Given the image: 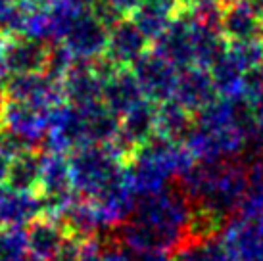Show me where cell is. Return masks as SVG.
Listing matches in <instances>:
<instances>
[{
    "mask_svg": "<svg viewBox=\"0 0 263 261\" xmlns=\"http://www.w3.org/2000/svg\"><path fill=\"white\" fill-rule=\"evenodd\" d=\"M71 167L67 154L46 152L43 154V175H41V196H69L75 194Z\"/></svg>",
    "mask_w": 263,
    "mask_h": 261,
    "instance_id": "cell-21",
    "label": "cell"
},
{
    "mask_svg": "<svg viewBox=\"0 0 263 261\" xmlns=\"http://www.w3.org/2000/svg\"><path fill=\"white\" fill-rule=\"evenodd\" d=\"M79 261H104V254H102V246L92 240H85L83 244V254H81Z\"/></svg>",
    "mask_w": 263,
    "mask_h": 261,
    "instance_id": "cell-31",
    "label": "cell"
},
{
    "mask_svg": "<svg viewBox=\"0 0 263 261\" xmlns=\"http://www.w3.org/2000/svg\"><path fill=\"white\" fill-rule=\"evenodd\" d=\"M110 27H106L96 14H81L69 27L62 43L77 62H95L106 54Z\"/></svg>",
    "mask_w": 263,
    "mask_h": 261,
    "instance_id": "cell-8",
    "label": "cell"
},
{
    "mask_svg": "<svg viewBox=\"0 0 263 261\" xmlns=\"http://www.w3.org/2000/svg\"><path fill=\"white\" fill-rule=\"evenodd\" d=\"M156 125H158V104L144 98L125 116H121V129L114 144L129 158L139 146H142L156 135L158 130Z\"/></svg>",
    "mask_w": 263,
    "mask_h": 261,
    "instance_id": "cell-9",
    "label": "cell"
},
{
    "mask_svg": "<svg viewBox=\"0 0 263 261\" xmlns=\"http://www.w3.org/2000/svg\"><path fill=\"white\" fill-rule=\"evenodd\" d=\"M75 62L77 60L73 58L71 52L67 50L66 44H54L52 48H48V58H46V65H44V73L50 75L52 79L62 83V79L73 67Z\"/></svg>",
    "mask_w": 263,
    "mask_h": 261,
    "instance_id": "cell-28",
    "label": "cell"
},
{
    "mask_svg": "<svg viewBox=\"0 0 263 261\" xmlns=\"http://www.w3.org/2000/svg\"><path fill=\"white\" fill-rule=\"evenodd\" d=\"M27 231V246H29V255L39 257L43 261H50V257L56 254L60 244L66 240L69 234L62 219H52L41 215L33 223L25 227Z\"/></svg>",
    "mask_w": 263,
    "mask_h": 261,
    "instance_id": "cell-20",
    "label": "cell"
},
{
    "mask_svg": "<svg viewBox=\"0 0 263 261\" xmlns=\"http://www.w3.org/2000/svg\"><path fill=\"white\" fill-rule=\"evenodd\" d=\"M131 71L135 73L146 100L161 104L173 98L179 69L156 50H148L146 54H142L131 65Z\"/></svg>",
    "mask_w": 263,
    "mask_h": 261,
    "instance_id": "cell-3",
    "label": "cell"
},
{
    "mask_svg": "<svg viewBox=\"0 0 263 261\" xmlns=\"http://www.w3.org/2000/svg\"><path fill=\"white\" fill-rule=\"evenodd\" d=\"M189 198L179 187L139 196L135 210L121 225L114 227L116 242L135 252H171L186 244Z\"/></svg>",
    "mask_w": 263,
    "mask_h": 261,
    "instance_id": "cell-1",
    "label": "cell"
},
{
    "mask_svg": "<svg viewBox=\"0 0 263 261\" xmlns=\"http://www.w3.org/2000/svg\"><path fill=\"white\" fill-rule=\"evenodd\" d=\"M83 244H85V240L77 238L73 234H67L66 240L56 250V254L50 257V261H79L81 254H83Z\"/></svg>",
    "mask_w": 263,
    "mask_h": 261,
    "instance_id": "cell-30",
    "label": "cell"
},
{
    "mask_svg": "<svg viewBox=\"0 0 263 261\" xmlns=\"http://www.w3.org/2000/svg\"><path fill=\"white\" fill-rule=\"evenodd\" d=\"M221 2H227V0H221Z\"/></svg>",
    "mask_w": 263,
    "mask_h": 261,
    "instance_id": "cell-40",
    "label": "cell"
},
{
    "mask_svg": "<svg viewBox=\"0 0 263 261\" xmlns=\"http://www.w3.org/2000/svg\"><path fill=\"white\" fill-rule=\"evenodd\" d=\"M85 144H88V140L83 109L64 102L52 114L48 135L44 138L43 146L46 148V152L69 154Z\"/></svg>",
    "mask_w": 263,
    "mask_h": 261,
    "instance_id": "cell-5",
    "label": "cell"
},
{
    "mask_svg": "<svg viewBox=\"0 0 263 261\" xmlns=\"http://www.w3.org/2000/svg\"><path fill=\"white\" fill-rule=\"evenodd\" d=\"M129 257H131V261H173L169 257V252H135V250H129Z\"/></svg>",
    "mask_w": 263,
    "mask_h": 261,
    "instance_id": "cell-32",
    "label": "cell"
},
{
    "mask_svg": "<svg viewBox=\"0 0 263 261\" xmlns=\"http://www.w3.org/2000/svg\"><path fill=\"white\" fill-rule=\"evenodd\" d=\"M62 223L66 225L69 234H73L81 240H92L100 232L111 229L102 215L100 208L92 200L83 198V196H81V200L77 198L69 206V210L62 215Z\"/></svg>",
    "mask_w": 263,
    "mask_h": 261,
    "instance_id": "cell-18",
    "label": "cell"
},
{
    "mask_svg": "<svg viewBox=\"0 0 263 261\" xmlns=\"http://www.w3.org/2000/svg\"><path fill=\"white\" fill-rule=\"evenodd\" d=\"M111 8H116L119 14L123 12H135V8L140 4V0H108Z\"/></svg>",
    "mask_w": 263,
    "mask_h": 261,
    "instance_id": "cell-34",
    "label": "cell"
},
{
    "mask_svg": "<svg viewBox=\"0 0 263 261\" xmlns=\"http://www.w3.org/2000/svg\"><path fill=\"white\" fill-rule=\"evenodd\" d=\"M4 58L10 75L20 73H35L44 71L46 58H48V46L44 41L31 39V36H12L6 41Z\"/></svg>",
    "mask_w": 263,
    "mask_h": 261,
    "instance_id": "cell-15",
    "label": "cell"
},
{
    "mask_svg": "<svg viewBox=\"0 0 263 261\" xmlns=\"http://www.w3.org/2000/svg\"><path fill=\"white\" fill-rule=\"evenodd\" d=\"M62 90L67 104L77 108L102 102V81L98 79L92 62H75L62 79Z\"/></svg>",
    "mask_w": 263,
    "mask_h": 261,
    "instance_id": "cell-14",
    "label": "cell"
},
{
    "mask_svg": "<svg viewBox=\"0 0 263 261\" xmlns=\"http://www.w3.org/2000/svg\"><path fill=\"white\" fill-rule=\"evenodd\" d=\"M181 12V0H140V4L133 12V22L139 25V29L154 43L169 23Z\"/></svg>",
    "mask_w": 263,
    "mask_h": 261,
    "instance_id": "cell-19",
    "label": "cell"
},
{
    "mask_svg": "<svg viewBox=\"0 0 263 261\" xmlns=\"http://www.w3.org/2000/svg\"><path fill=\"white\" fill-rule=\"evenodd\" d=\"M4 95L8 100L31 102L48 108H58L66 102L62 83L44 71L10 75L4 83Z\"/></svg>",
    "mask_w": 263,
    "mask_h": 261,
    "instance_id": "cell-6",
    "label": "cell"
},
{
    "mask_svg": "<svg viewBox=\"0 0 263 261\" xmlns=\"http://www.w3.org/2000/svg\"><path fill=\"white\" fill-rule=\"evenodd\" d=\"M33 146L22 138L20 135H15L14 130L6 129L4 125H0V154L8 158V160H14L20 154L31 150Z\"/></svg>",
    "mask_w": 263,
    "mask_h": 261,
    "instance_id": "cell-29",
    "label": "cell"
},
{
    "mask_svg": "<svg viewBox=\"0 0 263 261\" xmlns=\"http://www.w3.org/2000/svg\"><path fill=\"white\" fill-rule=\"evenodd\" d=\"M154 50L169 60L177 69L196 65L194 60V23L184 10H181L169 27L154 41Z\"/></svg>",
    "mask_w": 263,
    "mask_h": 261,
    "instance_id": "cell-7",
    "label": "cell"
},
{
    "mask_svg": "<svg viewBox=\"0 0 263 261\" xmlns=\"http://www.w3.org/2000/svg\"><path fill=\"white\" fill-rule=\"evenodd\" d=\"M29 255L25 227L0 225V261H23Z\"/></svg>",
    "mask_w": 263,
    "mask_h": 261,
    "instance_id": "cell-27",
    "label": "cell"
},
{
    "mask_svg": "<svg viewBox=\"0 0 263 261\" xmlns=\"http://www.w3.org/2000/svg\"><path fill=\"white\" fill-rule=\"evenodd\" d=\"M223 242L234 261H263V219L236 215L225 227Z\"/></svg>",
    "mask_w": 263,
    "mask_h": 261,
    "instance_id": "cell-10",
    "label": "cell"
},
{
    "mask_svg": "<svg viewBox=\"0 0 263 261\" xmlns=\"http://www.w3.org/2000/svg\"><path fill=\"white\" fill-rule=\"evenodd\" d=\"M221 33L229 43L259 39L261 17L257 0H227L223 4Z\"/></svg>",
    "mask_w": 263,
    "mask_h": 261,
    "instance_id": "cell-12",
    "label": "cell"
},
{
    "mask_svg": "<svg viewBox=\"0 0 263 261\" xmlns=\"http://www.w3.org/2000/svg\"><path fill=\"white\" fill-rule=\"evenodd\" d=\"M54 109L56 108L6 98L0 125H4L6 129L14 130L15 135L25 138L31 146L43 144L46 135H48Z\"/></svg>",
    "mask_w": 263,
    "mask_h": 261,
    "instance_id": "cell-4",
    "label": "cell"
},
{
    "mask_svg": "<svg viewBox=\"0 0 263 261\" xmlns=\"http://www.w3.org/2000/svg\"><path fill=\"white\" fill-rule=\"evenodd\" d=\"M8 167H10V160L4 158L0 154V189L6 187V179H8Z\"/></svg>",
    "mask_w": 263,
    "mask_h": 261,
    "instance_id": "cell-36",
    "label": "cell"
},
{
    "mask_svg": "<svg viewBox=\"0 0 263 261\" xmlns=\"http://www.w3.org/2000/svg\"><path fill=\"white\" fill-rule=\"evenodd\" d=\"M210 73H212L213 85L217 88L219 96H227V98L244 96V79L248 71L234 58L231 48H227L225 54L210 67Z\"/></svg>",
    "mask_w": 263,
    "mask_h": 261,
    "instance_id": "cell-24",
    "label": "cell"
},
{
    "mask_svg": "<svg viewBox=\"0 0 263 261\" xmlns=\"http://www.w3.org/2000/svg\"><path fill=\"white\" fill-rule=\"evenodd\" d=\"M6 104V95H4V87H0V119H2V109Z\"/></svg>",
    "mask_w": 263,
    "mask_h": 261,
    "instance_id": "cell-37",
    "label": "cell"
},
{
    "mask_svg": "<svg viewBox=\"0 0 263 261\" xmlns=\"http://www.w3.org/2000/svg\"><path fill=\"white\" fill-rule=\"evenodd\" d=\"M73 189L83 198L92 200L100 190L125 171L127 156L114 142L85 144L69 152Z\"/></svg>",
    "mask_w": 263,
    "mask_h": 261,
    "instance_id": "cell-2",
    "label": "cell"
},
{
    "mask_svg": "<svg viewBox=\"0 0 263 261\" xmlns=\"http://www.w3.org/2000/svg\"><path fill=\"white\" fill-rule=\"evenodd\" d=\"M148 36L139 29L133 20H121L110 29L106 56L119 67H131L137 60L148 52Z\"/></svg>",
    "mask_w": 263,
    "mask_h": 261,
    "instance_id": "cell-13",
    "label": "cell"
},
{
    "mask_svg": "<svg viewBox=\"0 0 263 261\" xmlns=\"http://www.w3.org/2000/svg\"><path fill=\"white\" fill-rule=\"evenodd\" d=\"M257 6H259V17H261V33H259V36L263 39V0H257Z\"/></svg>",
    "mask_w": 263,
    "mask_h": 261,
    "instance_id": "cell-38",
    "label": "cell"
},
{
    "mask_svg": "<svg viewBox=\"0 0 263 261\" xmlns=\"http://www.w3.org/2000/svg\"><path fill=\"white\" fill-rule=\"evenodd\" d=\"M217 96L219 95L213 85L210 69L192 65V67L179 71L173 100L179 102L184 109H189L192 116H196L204 108H208Z\"/></svg>",
    "mask_w": 263,
    "mask_h": 261,
    "instance_id": "cell-11",
    "label": "cell"
},
{
    "mask_svg": "<svg viewBox=\"0 0 263 261\" xmlns=\"http://www.w3.org/2000/svg\"><path fill=\"white\" fill-rule=\"evenodd\" d=\"M81 109L85 116L88 144H110L116 140L121 129V117L114 114L104 102H96Z\"/></svg>",
    "mask_w": 263,
    "mask_h": 261,
    "instance_id": "cell-22",
    "label": "cell"
},
{
    "mask_svg": "<svg viewBox=\"0 0 263 261\" xmlns=\"http://www.w3.org/2000/svg\"><path fill=\"white\" fill-rule=\"evenodd\" d=\"M4 48H6V41H4V36L0 35V87H4V83L10 77L6 67V58H4Z\"/></svg>",
    "mask_w": 263,
    "mask_h": 261,
    "instance_id": "cell-35",
    "label": "cell"
},
{
    "mask_svg": "<svg viewBox=\"0 0 263 261\" xmlns=\"http://www.w3.org/2000/svg\"><path fill=\"white\" fill-rule=\"evenodd\" d=\"M192 125H194V116L189 109H184L177 100L171 98L167 102L158 104V125H156L158 135L184 142Z\"/></svg>",
    "mask_w": 263,
    "mask_h": 261,
    "instance_id": "cell-25",
    "label": "cell"
},
{
    "mask_svg": "<svg viewBox=\"0 0 263 261\" xmlns=\"http://www.w3.org/2000/svg\"><path fill=\"white\" fill-rule=\"evenodd\" d=\"M43 215L37 192H20L4 187L0 189V225L27 227Z\"/></svg>",
    "mask_w": 263,
    "mask_h": 261,
    "instance_id": "cell-17",
    "label": "cell"
},
{
    "mask_svg": "<svg viewBox=\"0 0 263 261\" xmlns=\"http://www.w3.org/2000/svg\"><path fill=\"white\" fill-rule=\"evenodd\" d=\"M41 175H43V154L27 150L14 160H10L6 187L20 192H37L41 187Z\"/></svg>",
    "mask_w": 263,
    "mask_h": 261,
    "instance_id": "cell-23",
    "label": "cell"
},
{
    "mask_svg": "<svg viewBox=\"0 0 263 261\" xmlns=\"http://www.w3.org/2000/svg\"><path fill=\"white\" fill-rule=\"evenodd\" d=\"M252 109H254V117L257 121V127L263 130V88L252 98Z\"/></svg>",
    "mask_w": 263,
    "mask_h": 261,
    "instance_id": "cell-33",
    "label": "cell"
},
{
    "mask_svg": "<svg viewBox=\"0 0 263 261\" xmlns=\"http://www.w3.org/2000/svg\"><path fill=\"white\" fill-rule=\"evenodd\" d=\"M144 100L142 88L131 67H119L110 79L102 83V102L121 117Z\"/></svg>",
    "mask_w": 263,
    "mask_h": 261,
    "instance_id": "cell-16",
    "label": "cell"
},
{
    "mask_svg": "<svg viewBox=\"0 0 263 261\" xmlns=\"http://www.w3.org/2000/svg\"><path fill=\"white\" fill-rule=\"evenodd\" d=\"M23 261H43V259H39V257H33V255H27Z\"/></svg>",
    "mask_w": 263,
    "mask_h": 261,
    "instance_id": "cell-39",
    "label": "cell"
},
{
    "mask_svg": "<svg viewBox=\"0 0 263 261\" xmlns=\"http://www.w3.org/2000/svg\"><path fill=\"white\" fill-rule=\"evenodd\" d=\"M227 219L229 217L208 206L192 203L186 223V242H208L217 238L219 231L225 229Z\"/></svg>",
    "mask_w": 263,
    "mask_h": 261,
    "instance_id": "cell-26",
    "label": "cell"
}]
</instances>
